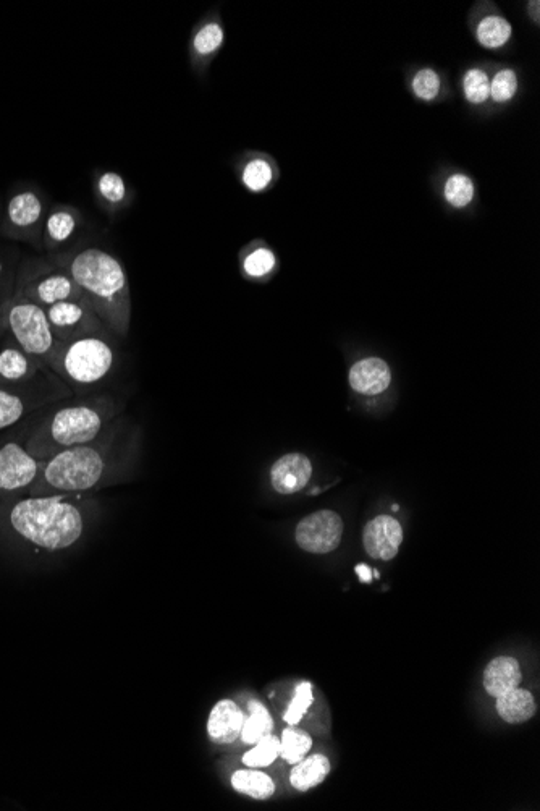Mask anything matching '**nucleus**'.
<instances>
[{
	"label": "nucleus",
	"instance_id": "1",
	"mask_svg": "<svg viewBox=\"0 0 540 811\" xmlns=\"http://www.w3.org/2000/svg\"><path fill=\"white\" fill-rule=\"evenodd\" d=\"M55 266L70 274L83 297L114 336L127 337L131 324V290L122 261L101 248L57 256Z\"/></svg>",
	"mask_w": 540,
	"mask_h": 811
},
{
	"label": "nucleus",
	"instance_id": "2",
	"mask_svg": "<svg viewBox=\"0 0 540 811\" xmlns=\"http://www.w3.org/2000/svg\"><path fill=\"white\" fill-rule=\"evenodd\" d=\"M10 530L34 548L55 552L72 548L85 531L83 510L68 494L31 496L7 509Z\"/></svg>",
	"mask_w": 540,
	"mask_h": 811
},
{
	"label": "nucleus",
	"instance_id": "3",
	"mask_svg": "<svg viewBox=\"0 0 540 811\" xmlns=\"http://www.w3.org/2000/svg\"><path fill=\"white\" fill-rule=\"evenodd\" d=\"M120 408L109 397H93L52 412L26 441V451L39 460L94 441L119 417Z\"/></svg>",
	"mask_w": 540,
	"mask_h": 811
},
{
	"label": "nucleus",
	"instance_id": "4",
	"mask_svg": "<svg viewBox=\"0 0 540 811\" xmlns=\"http://www.w3.org/2000/svg\"><path fill=\"white\" fill-rule=\"evenodd\" d=\"M112 423L94 441L70 447L47 459L31 488V496L78 494L96 488L107 472Z\"/></svg>",
	"mask_w": 540,
	"mask_h": 811
},
{
	"label": "nucleus",
	"instance_id": "5",
	"mask_svg": "<svg viewBox=\"0 0 540 811\" xmlns=\"http://www.w3.org/2000/svg\"><path fill=\"white\" fill-rule=\"evenodd\" d=\"M114 334H94L60 344L49 370L59 376L70 391H91L114 371L117 350Z\"/></svg>",
	"mask_w": 540,
	"mask_h": 811
},
{
	"label": "nucleus",
	"instance_id": "6",
	"mask_svg": "<svg viewBox=\"0 0 540 811\" xmlns=\"http://www.w3.org/2000/svg\"><path fill=\"white\" fill-rule=\"evenodd\" d=\"M7 323L17 344L31 358L49 368L55 352L59 350L60 342L52 334L46 310L23 298L12 297L9 298Z\"/></svg>",
	"mask_w": 540,
	"mask_h": 811
},
{
	"label": "nucleus",
	"instance_id": "7",
	"mask_svg": "<svg viewBox=\"0 0 540 811\" xmlns=\"http://www.w3.org/2000/svg\"><path fill=\"white\" fill-rule=\"evenodd\" d=\"M46 316L60 344L94 334H112L85 297L55 303L46 308Z\"/></svg>",
	"mask_w": 540,
	"mask_h": 811
},
{
	"label": "nucleus",
	"instance_id": "8",
	"mask_svg": "<svg viewBox=\"0 0 540 811\" xmlns=\"http://www.w3.org/2000/svg\"><path fill=\"white\" fill-rule=\"evenodd\" d=\"M46 201L34 188L13 193L5 206L4 234L17 240L43 238Z\"/></svg>",
	"mask_w": 540,
	"mask_h": 811
},
{
	"label": "nucleus",
	"instance_id": "9",
	"mask_svg": "<svg viewBox=\"0 0 540 811\" xmlns=\"http://www.w3.org/2000/svg\"><path fill=\"white\" fill-rule=\"evenodd\" d=\"M13 297L23 298L46 310L55 303L83 297V293L68 272L55 268L25 277Z\"/></svg>",
	"mask_w": 540,
	"mask_h": 811
},
{
	"label": "nucleus",
	"instance_id": "10",
	"mask_svg": "<svg viewBox=\"0 0 540 811\" xmlns=\"http://www.w3.org/2000/svg\"><path fill=\"white\" fill-rule=\"evenodd\" d=\"M44 462L46 460L36 459L18 442H7L0 447V496L33 488L43 472Z\"/></svg>",
	"mask_w": 540,
	"mask_h": 811
},
{
	"label": "nucleus",
	"instance_id": "11",
	"mask_svg": "<svg viewBox=\"0 0 540 811\" xmlns=\"http://www.w3.org/2000/svg\"><path fill=\"white\" fill-rule=\"evenodd\" d=\"M343 522L332 510H319L304 517L296 527V543L311 554H327L342 541Z\"/></svg>",
	"mask_w": 540,
	"mask_h": 811
},
{
	"label": "nucleus",
	"instance_id": "12",
	"mask_svg": "<svg viewBox=\"0 0 540 811\" xmlns=\"http://www.w3.org/2000/svg\"><path fill=\"white\" fill-rule=\"evenodd\" d=\"M93 196L102 213L109 217L120 216L135 203V190L117 170H94Z\"/></svg>",
	"mask_w": 540,
	"mask_h": 811
},
{
	"label": "nucleus",
	"instance_id": "13",
	"mask_svg": "<svg viewBox=\"0 0 540 811\" xmlns=\"http://www.w3.org/2000/svg\"><path fill=\"white\" fill-rule=\"evenodd\" d=\"M401 541H403L401 525L389 515H379L364 528V549L372 559L392 561L398 554Z\"/></svg>",
	"mask_w": 540,
	"mask_h": 811
},
{
	"label": "nucleus",
	"instance_id": "14",
	"mask_svg": "<svg viewBox=\"0 0 540 811\" xmlns=\"http://www.w3.org/2000/svg\"><path fill=\"white\" fill-rule=\"evenodd\" d=\"M313 476V465L311 460L303 454H287L280 457L270 468V483L272 488L283 496L295 494Z\"/></svg>",
	"mask_w": 540,
	"mask_h": 811
},
{
	"label": "nucleus",
	"instance_id": "15",
	"mask_svg": "<svg viewBox=\"0 0 540 811\" xmlns=\"http://www.w3.org/2000/svg\"><path fill=\"white\" fill-rule=\"evenodd\" d=\"M83 226V214L70 204H57L47 211L43 227V245L47 251L59 250L75 237Z\"/></svg>",
	"mask_w": 540,
	"mask_h": 811
},
{
	"label": "nucleus",
	"instance_id": "16",
	"mask_svg": "<svg viewBox=\"0 0 540 811\" xmlns=\"http://www.w3.org/2000/svg\"><path fill=\"white\" fill-rule=\"evenodd\" d=\"M245 714L232 700H222L207 719V734L216 744H233L240 737Z\"/></svg>",
	"mask_w": 540,
	"mask_h": 811
},
{
	"label": "nucleus",
	"instance_id": "17",
	"mask_svg": "<svg viewBox=\"0 0 540 811\" xmlns=\"http://www.w3.org/2000/svg\"><path fill=\"white\" fill-rule=\"evenodd\" d=\"M392 374L384 360L366 358L356 363L350 370V384L356 392L364 395H377L390 386Z\"/></svg>",
	"mask_w": 540,
	"mask_h": 811
},
{
	"label": "nucleus",
	"instance_id": "18",
	"mask_svg": "<svg viewBox=\"0 0 540 811\" xmlns=\"http://www.w3.org/2000/svg\"><path fill=\"white\" fill-rule=\"evenodd\" d=\"M523 679L518 661L510 656H498L487 664L484 671V688L490 697H500L518 687Z\"/></svg>",
	"mask_w": 540,
	"mask_h": 811
},
{
	"label": "nucleus",
	"instance_id": "19",
	"mask_svg": "<svg viewBox=\"0 0 540 811\" xmlns=\"http://www.w3.org/2000/svg\"><path fill=\"white\" fill-rule=\"evenodd\" d=\"M225 41L224 26L219 18H209L196 28L191 36V56L198 64H207L222 49Z\"/></svg>",
	"mask_w": 540,
	"mask_h": 811
},
{
	"label": "nucleus",
	"instance_id": "20",
	"mask_svg": "<svg viewBox=\"0 0 540 811\" xmlns=\"http://www.w3.org/2000/svg\"><path fill=\"white\" fill-rule=\"evenodd\" d=\"M47 404L51 402L36 395L0 389V431L17 425L25 415Z\"/></svg>",
	"mask_w": 540,
	"mask_h": 811
},
{
	"label": "nucleus",
	"instance_id": "21",
	"mask_svg": "<svg viewBox=\"0 0 540 811\" xmlns=\"http://www.w3.org/2000/svg\"><path fill=\"white\" fill-rule=\"evenodd\" d=\"M497 713L508 724H523L536 714V701L531 692L516 687L497 697Z\"/></svg>",
	"mask_w": 540,
	"mask_h": 811
},
{
	"label": "nucleus",
	"instance_id": "22",
	"mask_svg": "<svg viewBox=\"0 0 540 811\" xmlns=\"http://www.w3.org/2000/svg\"><path fill=\"white\" fill-rule=\"evenodd\" d=\"M277 169L274 162L264 156L248 158L241 167L240 180L243 187L251 193H264L274 185Z\"/></svg>",
	"mask_w": 540,
	"mask_h": 811
},
{
	"label": "nucleus",
	"instance_id": "23",
	"mask_svg": "<svg viewBox=\"0 0 540 811\" xmlns=\"http://www.w3.org/2000/svg\"><path fill=\"white\" fill-rule=\"evenodd\" d=\"M330 773V761L327 756L313 755L296 763L290 773V782L296 790L308 792L319 786Z\"/></svg>",
	"mask_w": 540,
	"mask_h": 811
},
{
	"label": "nucleus",
	"instance_id": "24",
	"mask_svg": "<svg viewBox=\"0 0 540 811\" xmlns=\"http://www.w3.org/2000/svg\"><path fill=\"white\" fill-rule=\"evenodd\" d=\"M232 787L256 800H269L275 794V782L256 768L240 769L233 774Z\"/></svg>",
	"mask_w": 540,
	"mask_h": 811
},
{
	"label": "nucleus",
	"instance_id": "25",
	"mask_svg": "<svg viewBox=\"0 0 540 811\" xmlns=\"http://www.w3.org/2000/svg\"><path fill=\"white\" fill-rule=\"evenodd\" d=\"M249 716L243 722L241 729V740L248 745L258 744L274 731V721L270 718L269 711L261 701L251 700L248 705Z\"/></svg>",
	"mask_w": 540,
	"mask_h": 811
},
{
	"label": "nucleus",
	"instance_id": "26",
	"mask_svg": "<svg viewBox=\"0 0 540 811\" xmlns=\"http://www.w3.org/2000/svg\"><path fill=\"white\" fill-rule=\"evenodd\" d=\"M241 268L249 279L261 281V279L269 277L277 268V256L270 248L258 245L246 253L245 258L241 261Z\"/></svg>",
	"mask_w": 540,
	"mask_h": 811
},
{
	"label": "nucleus",
	"instance_id": "27",
	"mask_svg": "<svg viewBox=\"0 0 540 811\" xmlns=\"http://www.w3.org/2000/svg\"><path fill=\"white\" fill-rule=\"evenodd\" d=\"M311 748H313V739L306 732L293 729V727H288L283 731L282 740H280V756L290 765H296L298 761L303 760L304 756L311 752Z\"/></svg>",
	"mask_w": 540,
	"mask_h": 811
},
{
	"label": "nucleus",
	"instance_id": "28",
	"mask_svg": "<svg viewBox=\"0 0 540 811\" xmlns=\"http://www.w3.org/2000/svg\"><path fill=\"white\" fill-rule=\"evenodd\" d=\"M477 41L487 49L505 46L511 38V25L502 17H486L477 26Z\"/></svg>",
	"mask_w": 540,
	"mask_h": 811
},
{
	"label": "nucleus",
	"instance_id": "29",
	"mask_svg": "<svg viewBox=\"0 0 540 811\" xmlns=\"http://www.w3.org/2000/svg\"><path fill=\"white\" fill-rule=\"evenodd\" d=\"M280 756V739L275 735H267L264 739L259 740L258 744H254L253 750L243 755V763L246 768H267L272 765Z\"/></svg>",
	"mask_w": 540,
	"mask_h": 811
},
{
	"label": "nucleus",
	"instance_id": "30",
	"mask_svg": "<svg viewBox=\"0 0 540 811\" xmlns=\"http://www.w3.org/2000/svg\"><path fill=\"white\" fill-rule=\"evenodd\" d=\"M474 196V185L466 175H452L445 183V198L455 208H465Z\"/></svg>",
	"mask_w": 540,
	"mask_h": 811
},
{
	"label": "nucleus",
	"instance_id": "31",
	"mask_svg": "<svg viewBox=\"0 0 540 811\" xmlns=\"http://www.w3.org/2000/svg\"><path fill=\"white\" fill-rule=\"evenodd\" d=\"M313 701V684L303 682V684L298 685L295 690V697L290 701L288 710L283 714V721L290 724V726H296L303 719L306 711L309 710V706L313 705Z\"/></svg>",
	"mask_w": 540,
	"mask_h": 811
},
{
	"label": "nucleus",
	"instance_id": "32",
	"mask_svg": "<svg viewBox=\"0 0 540 811\" xmlns=\"http://www.w3.org/2000/svg\"><path fill=\"white\" fill-rule=\"evenodd\" d=\"M463 91L471 104L486 102L490 93V80L487 73L477 70V68L469 70L463 78Z\"/></svg>",
	"mask_w": 540,
	"mask_h": 811
},
{
	"label": "nucleus",
	"instance_id": "33",
	"mask_svg": "<svg viewBox=\"0 0 540 811\" xmlns=\"http://www.w3.org/2000/svg\"><path fill=\"white\" fill-rule=\"evenodd\" d=\"M518 90V78L513 70H502L490 81L489 98L495 102H508Z\"/></svg>",
	"mask_w": 540,
	"mask_h": 811
},
{
	"label": "nucleus",
	"instance_id": "34",
	"mask_svg": "<svg viewBox=\"0 0 540 811\" xmlns=\"http://www.w3.org/2000/svg\"><path fill=\"white\" fill-rule=\"evenodd\" d=\"M413 91L422 101H432L440 91V78L431 68H424L413 78Z\"/></svg>",
	"mask_w": 540,
	"mask_h": 811
},
{
	"label": "nucleus",
	"instance_id": "35",
	"mask_svg": "<svg viewBox=\"0 0 540 811\" xmlns=\"http://www.w3.org/2000/svg\"><path fill=\"white\" fill-rule=\"evenodd\" d=\"M7 310H9V300H5V302L0 303V344H2V339H4L5 332L9 329V323H7Z\"/></svg>",
	"mask_w": 540,
	"mask_h": 811
},
{
	"label": "nucleus",
	"instance_id": "36",
	"mask_svg": "<svg viewBox=\"0 0 540 811\" xmlns=\"http://www.w3.org/2000/svg\"><path fill=\"white\" fill-rule=\"evenodd\" d=\"M356 574L359 575L361 582L369 583L372 580V572L368 565H358V567H356Z\"/></svg>",
	"mask_w": 540,
	"mask_h": 811
},
{
	"label": "nucleus",
	"instance_id": "37",
	"mask_svg": "<svg viewBox=\"0 0 540 811\" xmlns=\"http://www.w3.org/2000/svg\"><path fill=\"white\" fill-rule=\"evenodd\" d=\"M2 272H4V263H2V258H0V277H2Z\"/></svg>",
	"mask_w": 540,
	"mask_h": 811
}]
</instances>
